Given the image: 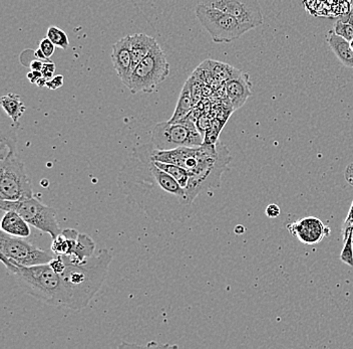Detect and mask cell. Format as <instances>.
I'll return each instance as SVG.
<instances>
[{
  "mask_svg": "<svg viewBox=\"0 0 353 349\" xmlns=\"http://www.w3.org/2000/svg\"><path fill=\"white\" fill-rule=\"evenodd\" d=\"M156 147L145 143L132 150L118 174V187L128 202L136 205L152 220L173 223L186 220L193 203L170 174L157 167Z\"/></svg>",
  "mask_w": 353,
  "mask_h": 349,
  "instance_id": "obj_1",
  "label": "cell"
},
{
  "mask_svg": "<svg viewBox=\"0 0 353 349\" xmlns=\"http://www.w3.org/2000/svg\"><path fill=\"white\" fill-rule=\"evenodd\" d=\"M153 158L161 162L173 163L187 170L190 178L184 191L192 203L201 192L220 187L222 174L232 160L228 148L219 141L216 144L203 143L201 147L173 150L156 148Z\"/></svg>",
  "mask_w": 353,
  "mask_h": 349,
  "instance_id": "obj_2",
  "label": "cell"
},
{
  "mask_svg": "<svg viewBox=\"0 0 353 349\" xmlns=\"http://www.w3.org/2000/svg\"><path fill=\"white\" fill-rule=\"evenodd\" d=\"M112 261V253L103 249L81 264L65 265L61 276L68 293L66 308L79 311L90 304L107 279Z\"/></svg>",
  "mask_w": 353,
  "mask_h": 349,
  "instance_id": "obj_3",
  "label": "cell"
},
{
  "mask_svg": "<svg viewBox=\"0 0 353 349\" xmlns=\"http://www.w3.org/2000/svg\"><path fill=\"white\" fill-rule=\"evenodd\" d=\"M2 264L24 292L57 307L68 306V297L61 276L48 264L23 266L0 254Z\"/></svg>",
  "mask_w": 353,
  "mask_h": 349,
  "instance_id": "obj_4",
  "label": "cell"
},
{
  "mask_svg": "<svg viewBox=\"0 0 353 349\" xmlns=\"http://www.w3.org/2000/svg\"><path fill=\"white\" fill-rule=\"evenodd\" d=\"M33 196L32 180L17 153V140L2 136L0 147V198L21 200Z\"/></svg>",
  "mask_w": 353,
  "mask_h": 349,
  "instance_id": "obj_5",
  "label": "cell"
},
{
  "mask_svg": "<svg viewBox=\"0 0 353 349\" xmlns=\"http://www.w3.org/2000/svg\"><path fill=\"white\" fill-rule=\"evenodd\" d=\"M204 135L189 115L181 120L158 123L152 131L151 142L158 150H173L180 147H201Z\"/></svg>",
  "mask_w": 353,
  "mask_h": 349,
  "instance_id": "obj_6",
  "label": "cell"
},
{
  "mask_svg": "<svg viewBox=\"0 0 353 349\" xmlns=\"http://www.w3.org/2000/svg\"><path fill=\"white\" fill-rule=\"evenodd\" d=\"M169 74L170 64L167 56L159 44H157L152 52L132 70L127 88L131 91L132 94L140 92L152 94L157 92Z\"/></svg>",
  "mask_w": 353,
  "mask_h": 349,
  "instance_id": "obj_7",
  "label": "cell"
},
{
  "mask_svg": "<svg viewBox=\"0 0 353 349\" xmlns=\"http://www.w3.org/2000/svg\"><path fill=\"white\" fill-rule=\"evenodd\" d=\"M195 13L203 28L209 32L212 41L216 44L231 43L255 28L228 13L203 4H197Z\"/></svg>",
  "mask_w": 353,
  "mask_h": 349,
  "instance_id": "obj_8",
  "label": "cell"
},
{
  "mask_svg": "<svg viewBox=\"0 0 353 349\" xmlns=\"http://www.w3.org/2000/svg\"><path fill=\"white\" fill-rule=\"evenodd\" d=\"M0 209L3 211H17L32 227L48 234L52 238L57 237L63 231L57 222V211L33 196L21 200H1Z\"/></svg>",
  "mask_w": 353,
  "mask_h": 349,
  "instance_id": "obj_9",
  "label": "cell"
},
{
  "mask_svg": "<svg viewBox=\"0 0 353 349\" xmlns=\"http://www.w3.org/2000/svg\"><path fill=\"white\" fill-rule=\"evenodd\" d=\"M0 254L28 267L48 264L54 259V256L37 248L26 238L13 237L3 231L0 233Z\"/></svg>",
  "mask_w": 353,
  "mask_h": 349,
  "instance_id": "obj_10",
  "label": "cell"
},
{
  "mask_svg": "<svg viewBox=\"0 0 353 349\" xmlns=\"http://www.w3.org/2000/svg\"><path fill=\"white\" fill-rule=\"evenodd\" d=\"M197 4L228 13L242 23L251 24L255 28L263 24V15L259 0H197Z\"/></svg>",
  "mask_w": 353,
  "mask_h": 349,
  "instance_id": "obj_11",
  "label": "cell"
},
{
  "mask_svg": "<svg viewBox=\"0 0 353 349\" xmlns=\"http://www.w3.org/2000/svg\"><path fill=\"white\" fill-rule=\"evenodd\" d=\"M287 229L293 237L297 238L300 242L308 246L319 244L330 234V227H326L319 218L314 216H307L289 224Z\"/></svg>",
  "mask_w": 353,
  "mask_h": 349,
  "instance_id": "obj_12",
  "label": "cell"
},
{
  "mask_svg": "<svg viewBox=\"0 0 353 349\" xmlns=\"http://www.w3.org/2000/svg\"><path fill=\"white\" fill-rule=\"evenodd\" d=\"M112 63L119 78L128 87L132 74V57L131 50V35L117 41L112 48Z\"/></svg>",
  "mask_w": 353,
  "mask_h": 349,
  "instance_id": "obj_13",
  "label": "cell"
},
{
  "mask_svg": "<svg viewBox=\"0 0 353 349\" xmlns=\"http://www.w3.org/2000/svg\"><path fill=\"white\" fill-rule=\"evenodd\" d=\"M251 88H252V83H251L250 77L248 74H243L242 72L225 83L227 97L230 101L233 110L239 109L246 103L252 94Z\"/></svg>",
  "mask_w": 353,
  "mask_h": 349,
  "instance_id": "obj_14",
  "label": "cell"
},
{
  "mask_svg": "<svg viewBox=\"0 0 353 349\" xmlns=\"http://www.w3.org/2000/svg\"><path fill=\"white\" fill-rule=\"evenodd\" d=\"M96 244L90 236L79 233L76 247L70 255L59 256L65 265H79L94 256Z\"/></svg>",
  "mask_w": 353,
  "mask_h": 349,
  "instance_id": "obj_15",
  "label": "cell"
},
{
  "mask_svg": "<svg viewBox=\"0 0 353 349\" xmlns=\"http://www.w3.org/2000/svg\"><path fill=\"white\" fill-rule=\"evenodd\" d=\"M1 231L13 237L28 238L32 235L30 225L15 211H6L1 220Z\"/></svg>",
  "mask_w": 353,
  "mask_h": 349,
  "instance_id": "obj_16",
  "label": "cell"
},
{
  "mask_svg": "<svg viewBox=\"0 0 353 349\" xmlns=\"http://www.w3.org/2000/svg\"><path fill=\"white\" fill-rule=\"evenodd\" d=\"M326 41L337 59L346 68H353V50L350 48V43L335 34L333 30L328 32Z\"/></svg>",
  "mask_w": 353,
  "mask_h": 349,
  "instance_id": "obj_17",
  "label": "cell"
},
{
  "mask_svg": "<svg viewBox=\"0 0 353 349\" xmlns=\"http://www.w3.org/2000/svg\"><path fill=\"white\" fill-rule=\"evenodd\" d=\"M154 37L145 34H136L131 35V50L132 57V68L137 67L139 63L145 59L157 45Z\"/></svg>",
  "mask_w": 353,
  "mask_h": 349,
  "instance_id": "obj_18",
  "label": "cell"
},
{
  "mask_svg": "<svg viewBox=\"0 0 353 349\" xmlns=\"http://www.w3.org/2000/svg\"><path fill=\"white\" fill-rule=\"evenodd\" d=\"M79 233L74 229H65L54 238L52 251L55 256L70 255L76 247Z\"/></svg>",
  "mask_w": 353,
  "mask_h": 349,
  "instance_id": "obj_19",
  "label": "cell"
},
{
  "mask_svg": "<svg viewBox=\"0 0 353 349\" xmlns=\"http://www.w3.org/2000/svg\"><path fill=\"white\" fill-rule=\"evenodd\" d=\"M194 106H195V103H194L193 97H192L191 79H187L186 83L183 86V89L181 91L180 96H179L178 103L176 105L175 111H174L169 121L175 122V121L185 118L192 112Z\"/></svg>",
  "mask_w": 353,
  "mask_h": 349,
  "instance_id": "obj_20",
  "label": "cell"
},
{
  "mask_svg": "<svg viewBox=\"0 0 353 349\" xmlns=\"http://www.w3.org/2000/svg\"><path fill=\"white\" fill-rule=\"evenodd\" d=\"M0 104H1L2 109L12 120L13 124H19V119L26 112V105L21 101V96L14 93H8V95L0 99Z\"/></svg>",
  "mask_w": 353,
  "mask_h": 349,
  "instance_id": "obj_21",
  "label": "cell"
},
{
  "mask_svg": "<svg viewBox=\"0 0 353 349\" xmlns=\"http://www.w3.org/2000/svg\"><path fill=\"white\" fill-rule=\"evenodd\" d=\"M157 167L164 170L168 174L172 176L183 187H187L188 181H189L190 176L186 169L179 165L173 164V163L161 162V161L154 160Z\"/></svg>",
  "mask_w": 353,
  "mask_h": 349,
  "instance_id": "obj_22",
  "label": "cell"
},
{
  "mask_svg": "<svg viewBox=\"0 0 353 349\" xmlns=\"http://www.w3.org/2000/svg\"><path fill=\"white\" fill-rule=\"evenodd\" d=\"M46 37H48L57 48H61V50H66L70 46L68 35L59 26H50L46 32Z\"/></svg>",
  "mask_w": 353,
  "mask_h": 349,
  "instance_id": "obj_23",
  "label": "cell"
},
{
  "mask_svg": "<svg viewBox=\"0 0 353 349\" xmlns=\"http://www.w3.org/2000/svg\"><path fill=\"white\" fill-rule=\"evenodd\" d=\"M352 233L353 229H350L347 237L344 238V240H345V244H344V248L341 252V259L342 262L344 263V264L348 265V266L352 267L353 268Z\"/></svg>",
  "mask_w": 353,
  "mask_h": 349,
  "instance_id": "obj_24",
  "label": "cell"
},
{
  "mask_svg": "<svg viewBox=\"0 0 353 349\" xmlns=\"http://www.w3.org/2000/svg\"><path fill=\"white\" fill-rule=\"evenodd\" d=\"M335 34L341 37L342 39L345 41H350L353 39V26L347 21H342L339 19L336 23H334V28H333Z\"/></svg>",
  "mask_w": 353,
  "mask_h": 349,
  "instance_id": "obj_25",
  "label": "cell"
},
{
  "mask_svg": "<svg viewBox=\"0 0 353 349\" xmlns=\"http://www.w3.org/2000/svg\"><path fill=\"white\" fill-rule=\"evenodd\" d=\"M39 48H41V52L43 53L46 59H50V57L54 54L55 48H57V46L54 45V43H52L48 37H46V39H41Z\"/></svg>",
  "mask_w": 353,
  "mask_h": 349,
  "instance_id": "obj_26",
  "label": "cell"
},
{
  "mask_svg": "<svg viewBox=\"0 0 353 349\" xmlns=\"http://www.w3.org/2000/svg\"><path fill=\"white\" fill-rule=\"evenodd\" d=\"M54 72L55 65L52 61H50V59L43 62V70H41V73H43L44 78H46L50 81V79L54 78Z\"/></svg>",
  "mask_w": 353,
  "mask_h": 349,
  "instance_id": "obj_27",
  "label": "cell"
},
{
  "mask_svg": "<svg viewBox=\"0 0 353 349\" xmlns=\"http://www.w3.org/2000/svg\"><path fill=\"white\" fill-rule=\"evenodd\" d=\"M63 84H65V78L61 75H57V76H54V78L48 81V84H46V87L48 89L52 91H55L59 89V88L63 87Z\"/></svg>",
  "mask_w": 353,
  "mask_h": 349,
  "instance_id": "obj_28",
  "label": "cell"
},
{
  "mask_svg": "<svg viewBox=\"0 0 353 349\" xmlns=\"http://www.w3.org/2000/svg\"><path fill=\"white\" fill-rule=\"evenodd\" d=\"M280 213H281V211H280V207H278L277 205H275V203H270V205L266 207V211H265L266 216L272 218H277Z\"/></svg>",
  "mask_w": 353,
  "mask_h": 349,
  "instance_id": "obj_29",
  "label": "cell"
},
{
  "mask_svg": "<svg viewBox=\"0 0 353 349\" xmlns=\"http://www.w3.org/2000/svg\"><path fill=\"white\" fill-rule=\"evenodd\" d=\"M41 77H43V73L39 72V70H32V72L28 74V79H30L32 84H37Z\"/></svg>",
  "mask_w": 353,
  "mask_h": 349,
  "instance_id": "obj_30",
  "label": "cell"
},
{
  "mask_svg": "<svg viewBox=\"0 0 353 349\" xmlns=\"http://www.w3.org/2000/svg\"><path fill=\"white\" fill-rule=\"evenodd\" d=\"M345 180L353 187V163L345 170Z\"/></svg>",
  "mask_w": 353,
  "mask_h": 349,
  "instance_id": "obj_31",
  "label": "cell"
},
{
  "mask_svg": "<svg viewBox=\"0 0 353 349\" xmlns=\"http://www.w3.org/2000/svg\"><path fill=\"white\" fill-rule=\"evenodd\" d=\"M43 62L39 61V59H35V61H32V63H30V68H32V70H39V72H41V70H43Z\"/></svg>",
  "mask_w": 353,
  "mask_h": 349,
  "instance_id": "obj_32",
  "label": "cell"
},
{
  "mask_svg": "<svg viewBox=\"0 0 353 349\" xmlns=\"http://www.w3.org/2000/svg\"><path fill=\"white\" fill-rule=\"evenodd\" d=\"M34 57H37V59H39V61H43V62H46V61H48V59H46V57L44 56L43 53L41 52V50L39 48H37V50H35Z\"/></svg>",
  "mask_w": 353,
  "mask_h": 349,
  "instance_id": "obj_33",
  "label": "cell"
},
{
  "mask_svg": "<svg viewBox=\"0 0 353 349\" xmlns=\"http://www.w3.org/2000/svg\"><path fill=\"white\" fill-rule=\"evenodd\" d=\"M48 79L44 78V77L43 76L41 79H39V81H37V83L35 84V85H37V87L39 88L46 87V84H48Z\"/></svg>",
  "mask_w": 353,
  "mask_h": 349,
  "instance_id": "obj_34",
  "label": "cell"
},
{
  "mask_svg": "<svg viewBox=\"0 0 353 349\" xmlns=\"http://www.w3.org/2000/svg\"><path fill=\"white\" fill-rule=\"evenodd\" d=\"M346 17H347V19H342V21H347V23H350L353 26V8L352 10V12L348 13L347 15H346Z\"/></svg>",
  "mask_w": 353,
  "mask_h": 349,
  "instance_id": "obj_35",
  "label": "cell"
},
{
  "mask_svg": "<svg viewBox=\"0 0 353 349\" xmlns=\"http://www.w3.org/2000/svg\"><path fill=\"white\" fill-rule=\"evenodd\" d=\"M348 43H350V48H352L353 50V39L352 41H348Z\"/></svg>",
  "mask_w": 353,
  "mask_h": 349,
  "instance_id": "obj_36",
  "label": "cell"
},
{
  "mask_svg": "<svg viewBox=\"0 0 353 349\" xmlns=\"http://www.w3.org/2000/svg\"><path fill=\"white\" fill-rule=\"evenodd\" d=\"M352 242H353V233H352Z\"/></svg>",
  "mask_w": 353,
  "mask_h": 349,
  "instance_id": "obj_37",
  "label": "cell"
}]
</instances>
